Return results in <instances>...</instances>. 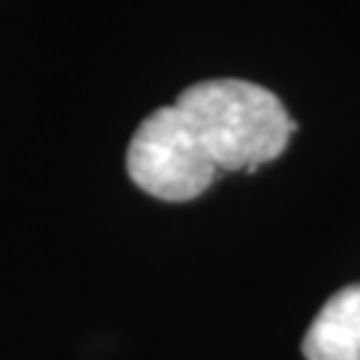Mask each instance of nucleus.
I'll return each instance as SVG.
<instances>
[{
    "label": "nucleus",
    "instance_id": "f257e3e1",
    "mask_svg": "<svg viewBox=\"0 0 360 360\" xmlns=\"http://www.w3.org/2000/svg\"><path fill=\"white\" fill-rule=\"evenodd\" d=\"M219 171H257L285 153L296 123L264 86L219 77L195 83L176 99Z\"/></svg>",
    "mask_w": 360,
    "mask_h": 360
},
{
    "label": "nucleus",
    "instance_id": "f03ea898",
    "mask_svg": "<svg viewBox=\"0 0 360 360\" xmlns=\"http://www.w3.org/2000/svg\"><path fill=\"white\" fill-rule=\"evenodd\" d=\"M131 181L153 198L187 203L214 184L219 168L190 117L168 104L144 117L126 155Z\"/></svg>",
    "mask_w": 360,
    "mask_h": 360
},
{
    "label": "nucleus",
    "instance_id": "7ed1b4c3",
    "mask_svg": "<svg viewBox=\"0 0 360 360\" xmlns=\"http://www.w3.org/2000/svg\"><path fill=\"white\" fill-rule=\"evenodd\" d=\"M307 360H360V283L336 291L304 334Z\"/></svg>",
    "mask_w": 360,
    "mask_h": 360
}]
</instances>
